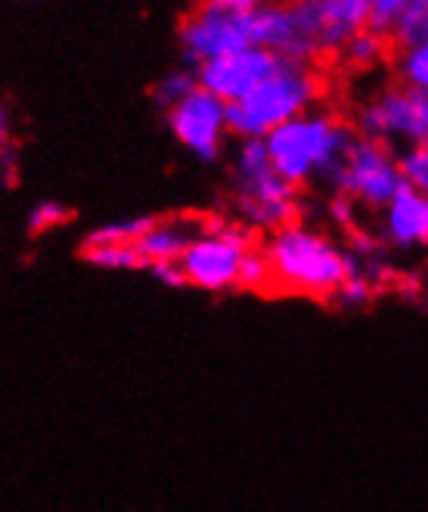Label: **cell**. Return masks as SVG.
<instances>
[{
  "label": "cell",
  "mask_w": 428,
  "mask_h": 512,
  "mask_svg": "<svg viewBox=\"0 0 428 512\" xmlns=\"http://www.w3.org/2000/svg\"><path fill=\"white\" fill-rule=\"evenodd\" d=\"M401 171H404V184L422 196H428V140L401 153Z\"/></svg>",
  "instance_id": "obj_19"
},
{
  "label": "cell",
  "mask_w": 428,
  "mask_h": 512,
  "mask_svg": "<svg viewBox=\"0 0 428 512\" xmlns=\"http://www.w3.org/2000/svg\"><path fill=\"white\" fill-rule=\"evenodd\" d=\"M66 218H69L66 205H59V202L47 199V202H41V205L32 208V215H28V227H32L35 233H47V230H53V227L63 224Z\"/></svg>",
  "instance_id": "obj_21"
},
{
  "label": "cell",
  "mask_w": 428,
  "mask_h": 512,
  "mask_svg": "<svg viewBox=\"0 0 428 512\" xmlns=\"http://www.w3.org/2000/svg\"><path fill=\"white\" fill-rule=\"evenodd\" d=\"M379 239L394 249L428 246V196L404 187L379 212Z\"/></svg>",
  "instance_id": "obj_11"
},
{
  "label": "cell",
  "mask_w": 428,
  "mask_h": 512,
  "mask_svg": "<svg viewBox=\"0 0 428 512\" xmlns=\"http://www.w3.org/2000/svg\"><path fill=\"white\" fill-rule=\"evenodd\" d=\"M25 4H41V0H25Z\"/></svg>",
  "instance_id": "obj_25"
},
{
  "label": "cell",
  "mask_w": 428,
  "mask_h": 512,
  "mask_svg": "<svg viewBox=\"0 0 428 512\" xmlns=\"http://www.w3.org/2000/svg\"><path fill=\"white\" fill-rule=\"evenodd\" d=\"M388 41L391 47H397V53L428 41V0H410L404 13L391 25Z\"/></svg>",
  "instance_id": "obj_14"
},
{
  "label": "cell",
  "mask_w": 428,
  "mask_h": 512,
  "mask_svg": "<svg viewBox=\"0 0 428 512\" xmlns=\"http://www.w3.org/2000/svg\"><path fill=\"white\" fill-rule=\"evenodd\" d=\"M410 0H370V28L388 35L391 25L397 22V16L404 13V7Z\"/></svg>",
  "instance_id": "obj_22"
},
{
  "label": "cell",
  "mask_w": 428,
  "mask_h": 512,
  "mask_svg": "<svg viewBox=\"0 0 428 512\" xmlns=\"http://www.w3.org/2000/svg\"><path fill=\"white\" fill-rule=\"evenodd\" d=\"M397 75H401L404 84L428 94V41L397 53Z\"/></svg>",
  "instance_id": "obj_18"
},
{
  "label": "cell",
  "mask_w": 428,
  "mask_h": 512,
  "mask_svg": "<svg viewBox=\"0 0 428 512\" xmlns=\"http://www.w3.org/2000/svg\"><path fill=\"white\" fill-rule=\"evenodd\" d=\"M264 258L273 289L308 298H339L342 289L363 270L354 252L304 224L273 230L264 246Z\"/></svg>",
  "instance_id": "obj_1"
},
{
  "label": "cell",
  "mask_w": 428,
  "mask_h": 512,
  "mask_svg": "<svg viewBox=\"0 0 428 512\" xmlns=\"http://www.w3.org/2000/svg\"><path fill=\"white\" fill-rule=\"evenodd\" d=\"M357 131L329 109H311L264 137L270 162L292 187L326 180L342 165Z\"/></svg>",
  "instance_id": "obj_2"
},
{
  "label": "cell",
  "mask_w": 428,
  "mask_h": 512,
  "mask_svg": "<svg viewBox=\"0 0 428 512\" xmlns=\"http://www.w3.org/2000/svg\"><path fill=\"white\" fill-rule=\"evenodd\" d=\"M149 274L156 277L159 283L171 286V289H180V286H187V277H183V270H180V261L156 264V267H149Z\"/></svg>",
  "instance_id": "obj_23"
},
{
  "label": "cell",
  "mask_w": 428,
  "mask_h": 512,
  "mask_svg": "<svg viewBox=\"0 0 428 512\" xmlns=\"http://www.w3.org/2000/svg\"><path fill=\"white\" fill-rule=\"evenodd\" d=\"M16 171V143H13V115L7 103L0 100V187L10 184Z\"/></svg>",
  "instance_id": "obj_20"
},
{
  "label": "cell",
  "mask_w": 428,
  "mask_h": 512,
  "mask_svg": "<svg viewBox=\"0 0 428 512\" xmlns=\"http://www.w3.org/2000/svg\"><path fill=\"white\" fill-rule=\"evenodd\" d=\"M202 224L205 221H196V218H156L152 221V227L140 236V243H137L146 267L180 261L183 252H187L190 243L199 236Z\"/></svg>",
  "instance_id": "obj_12"
},
{
  "label": "cell",
  "mask_w": 428,
  "mask_h": 512,
  "mask_svg": "<svg viewBox=\"0 0 428 512\" xmlns=\"http://www.w3.org/2000/svg\"><path fill=\"white\" fill-rule=\"evenodd\" d=\"M156 218H125V221H109L103 227H97L87 236V246L97 243H118V246H137L140 236L152 227Z\"/></svg>",
  "instance_id": "obj_16"
},
{
  "label": "cell",
  "mask_w": 428,
  "mask_h": 512,
  "mask_svg": "<svg viewBox=\"0 0 428 512\" xmlns=\"http://www.w3.org/2000/svg\"><path fill=\"white\" fill-rule=\"evenodd\" d=\"M87 264L100 270H146V261L137 246H118V243H97L84 246Z\"/></svg>",
  "instance_id": "obj_15"
},
{
  "label": "cell",
  "mask_w": 428,
  "mask_h": 512,
  "mask_svg": "<svg viewBox=\"0 0 428 512\" xmlns=\"http://www.w3.org/2000/svg\"><path fill=\"white\" fill-rule=\"evenodd\" d=\"M388 50H391V41L388 35L376 32V28H363L357 32L345 47H342V63L354 72H373L379 69L385 59H388Z\"/></svg>",
  "instance_id": "obj_13"
},
{
  "label": "cell",
  "mask_w": 428,
  "mask_h": 512,
  "mask_svg": "<svg viewBox=\"0 0 428 512\" xmlns=\"http://www.w3.org/2000/svg\"><path fill=\"white\" fill-rule=\"evenodd\" d=\"M196 87H199L196 69H177V72H168V75L159 78V84L152 87V100H156V103L168 112V109L177 106L180 100H187Z\"/></svg>",
  "instance_id": "obj_17"
},
{
  "label": "cell",
  "mask_w": 428,
  "mask_h": 512,
  "mask_svg": "<svg viewBox=\"0 0 428 512\" xmlns=\"http://www.w3.org/2000/svg\"><path fill=\"white\" fill-rule=\"evenodd\" d=\"M252 227L230 224V221H205L199 236L180 258V270L187 286L205 292H227L239 289L242 270L255 252Z\"/></svg>",
  "instance_id": "obj_5"
},
{
  "label": "cell",
  "mask_w": 428,
  "mask_h": 512,
  "mask_svg": "<svg viewBox=\"0 0 428 512\" xmlns=\"http://www.w3.org/2000/svg\"><path fill=\"white\" fill-rule=\"evenodd\" d=\"M280 59L261 50V47H249V50H236L227 56L211 59V63L196 66V81L202 90L214 94L218 100H224L227 106L246 100L252 90L277 69Z\"/></svg>",
  "instance_id": "obj_10"
},
{
  "label": "cell",
  "mask_w": 428,
  "mask_h": 512,
  "mask_svg": "<svg viewBox=\"0 0 428 512\" xmlns=\"http://www.w3.org/2000/svg\"><path fill=\"white\" fill-rule=\"evenodd\" d=\"M329 187L339 193V199H348L354 208L379 215L382 208L407 187L404 171H401V156L376 140L354 137L342 165L329 177Z\"/></svg>",
  "instance_id": "obj_7"
},
{
  "label": "cell",
  "mask_w": 428,
  "mask_h": 512,
  "mask_svg": "<svg viewBox=\"0 0 428 512\" xmlns=\"http://www.w3.org/2000/svg\"><path fill=\"white\" fill-rule=\"evenodd\" d=\"M177 41H180L183 56H187L193 66H202L218 56L255 47L252 16H239V13L221 10L208 4V0H202L199 7H193L183 16L177 28Z\"/></svg>",
  "instance_id": "obj_8"
},
{
  "label": "cell",
  "mask_w": 428,
  "mask_h": 512,
  "mask_svg": "<svg viewBox=\"0 0 428 512\" xmlns=\"http://www.w3.org/2000/svg\"><path fill=\"white\" fill-rule=\"evenodd\" d=\"M357 137L388 149H413L428 140V94L410 84H385L363 97L354 112Z\"/></svg>",
  "instance_id": "obj_6"
},
{
  "label": "cell",
  "mask_w": 428,
  "mask_h": 512,
  "mask_svg": "<svg viewBox=\"0 0 428 512\" xmlns=\"http://www.w3.org/2000/svg\"><path fill=\"white\" fill-rule=\"evenodd\" d=\"M323 100V75L314 63L280 59L246 100L230 106V134L239 140H264L292 118L317 109Z\"/></svg>",
  "instance_id": "obj_3"
},
{
  "label": "cell",
  "mask_w": 428,
  "mask_h": 512,
  "mask_svg": "<svg viewBox=\"0 0 428 512\" xmlns=\"http://www.w3.org/2000/svg\"><path fill=\"white\" fill-rule=\"evenodd\" d=\"M165 125L190 156L214 162L221 159L230 137V106L196 87L187 100H180L165 112Z\"/></svg>",
  "instance_id": "obj_9"
},
{
  "label": "cell",
  "mask_w": 428,
  "mask_h": 512,
  "mask_svg": "<svg viewBox=\"0 0 428 512\" xmlns=\"http://www.w3.org/2000/svg\"><path fill=\"white\" fill-rule=\"evenodd\" d=\"M236 212L246 227L280 230L298 218V187L273 168L264 140H239L230 162Z\"/></svg>",
  "instance_id": "obj_4"
},
{
  "label": "cell",
  "mask_w": 428,
  "mask_h": 512,
  "mask_svg": "<svg viewBox=\"0 0 428 512\" xmlns=\"http://www.w3.org/2000/svg\"><path fill=\"white\" fill-rule=\"evenodd\" d=\"M208 4L221 7V10H230V13H239V16H252L261 7H267L270 0H208Z\"/></svg>",
  "instance_id": "obj_24"
}]
</instances>
